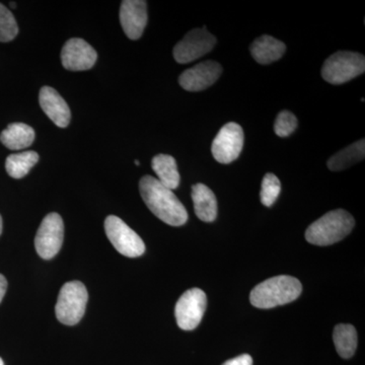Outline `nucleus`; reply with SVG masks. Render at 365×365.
I'll return each instance as SVG.
<instances>
[{
	"label": "nucleus",
	"instance_id": "1",
	"mask_svg": "<svg viewBox=\"0 0 365 365\" xmlns=\"http://www.w3.org/2000/svg\"><path fill=\"white\" fill-rule=\"evenodd\" d=\"M144 203L162 222L181 227L188 220V212L173 190L163 186L157 178L144 176L139 182Z\"/></svg>",
	"mask_w": 365,
	"mask_h": 365
},
{
	"label": "nucleus",
	"instance_id": "2",
	"mask_svg": "<svg viewBox=\"0 0 365 365\" xmlns=\"http://www.w3.org/2000/svg\"><path fill=\"white\" fill-rule=\"evenodd\" d=\"M302 283L288 275L276 276L257 285L250 294V302L258 309H272L299 299Z\"/></svg>",
	"mask_w": 365,
	"mask_h": 365
},
{
	"label": "nucleus",
	"instance_id": "3",
	"mask_svg": "<svg viewBox=\"0 0 365 365\" xmlns=\"http://www.w3.org/2000/svg\"><path fill=\"white\" fill-rule=\"evenodd\" d=\"M355 225L353 216L343 209L330 211L307 227L306 239L314 246H330L342 241Z\"/></svg>",
	"mask_w": 365,
	"mask_h": 365
},
{
	"label": "nucleus",
	"instance_id": "4",
	"mask_svg": "<svg viewBox=\"0 0 365 365\" xmlns=\"http://www.w3.org/2000/svg\"><path fill=\"white\" fill-rule=\"evenodd\" d=\"M88 290L81 281H71L62 287L57 299L56 317L60 323L74 326L85 316Z\"/></svg>",
	"mask_w": 365,
	"mask_h": 365
},
{
	"label": "nucleus",
	"instance_id": "5",
	"mask_svg": "<svg viewBox=\"0 0 365 365\" xmlns=\"http://www.w3.org/2000/svg\"><path fill=\"white\" fill-rule=\"evenodd\" d=\"M365 71L364 55L356 52L334 53L324 63L322 76L331 85H342L361 76Z\"/></svg>",
	"mask_w": 365,
	"mask_h": 365
},
{
	"label": "nucleus",
	"instance_id": "6",
	"mask_svg": "<svg viewBox=\"0 0 365 365\" xmlns=\"http://www.w3.org/2000/svg\"><path fill=\"white\" fill-rule=\"evenodd\" d=\"M105 230L114 248L123 256L137 258L145 252L143 239L121 218L115 215L108 216L105 220Z\"/></svg>",
	"mask_w": 365,
	"mask_h": 365
},
{
	"label": "nucleus",
	"instance_id": "7",
	"mask_svg": "<svg viewBox=\"0 0 365 365\" xmlns=\"http://www.w3.org/2000/svg\"><path fill=\"white\" fill-rule=\"evenodd\" d=\"M64 223L58 213H49L35 237V248L41 258L50 260L59 253L63 244Z\"/></svg>",
	"mask_w": 365,
	"mask_h": 365
},
{
	"label": "nucleus",
	"instance_id": "8",
	"mask_svg": "<svg viewBox=\"0 0 365 365\" xmlns=\"http://www.w3.org/2000/svg\"><path fill=\"white\" fill-rule=\"evenodd\" d=\"M207 307L205 292L199 288L187 290L178 300L175 307L177 324L182 330L192 331L202 321Z\"/></svg>",
	"mask_w": 365,
	"mask_h": 365
},
{
	"label": "nucleus",
	"instance_id": "9",
	"mask_svg": "<svg viewBox=\"0 0 365 365\" xmlns=\"http://www.w3.org/2000/svg\"><path fill=\"white\" fill-rule=\"evenodd\" d=\"M216 38L203 29L190 31L184 39L180 41L174 48V58L178 63L187 64L201 58L215 48Z\"/></svg>",
	"mask_w": 365,
	"mask_h": 365
},
{
	"label": "nucleus",
	"instance_id": "10",
	"mask_svg": "<svg viewBox=\"0 0 365 365\" xmlns=\"http://www.w3.org/2000/svg\"><path fill=\"white\" fill-rule=\"evenodd\" d=\"M244 130L239 124L230 122L220 129L212 143L213 158L227 165L240 157L244 146Z\"/></svg>",
	"mask_w": 365,
	"mask_h": 365
},
{
	"label": "nucleus",
	"instance_id": "11",
	"mask_svg": "<svg viewBox=\"0 0 365 365\" xmlns=\"http://www.w3.org/2000/svg\"><path fill=\"white\" fill-rule=\"evenodd\" d=\"M96 50L85 40L72 38L62 48V66L67 71H85L91 69L97 62Z\"/></svg>",
	"mask_w": 365,
	"mask_h": 365
},
{
	"label": "nucleus",
	"instance_id": "12",
	"mask_svg": "<svg viewBox=\"0 0 365 365\" xmlns=\"http://www.w3.org/2000/svg\"><path fill=\"white\" fill-rule=\"evenodd\" d=\"M222 73V67L218 62L207 60L182 72L179 78L180 86L188 91L206 90L215 83Z\"/></svg>",
	"mask_w": 365,
	"mask_h": 365
},
{
	"label": "nucleus",
	"instance_id": "13",
	"mask_svg": "<svg viewBox=\"0 0 365 365\" xmlns=\"http://www.w3.org/2000/svg\"><path fill=\"white\" fill-rule=\"evenodd\" d=\"M148 4L143 0H125L120 9V23L131 40H138L148 25Z\"/></svg>",
	"mask_w": 365,
	"mask_h": 365
},
{
	"label": "nucleus",
	"instance_id": "14",
	"mask_svg": "<svg viewBox=\"0 0 365 365\" xmlns=\"http://www.w3.org/2000/svg\"><path fill=\"white\" fill-rule=\"evenodd\" d=\"M39 102L45 114L60 128H66L71 122V113L64 98L58 91L50 86H43L40 91Z\"/></svg>",
	"mask_w": 365,
	"mask_h": 365
},
{
	"label": "nucleus",
	"instance_id": "15",
	"mask_svg": "<svg viewBox=\"0 0 365 365\" xmlns=\"http://www.w3.org/2000/svg\"><path fill=\"white\" fill-rule=\"evenodd\" d=\"M192 199L197 217L204 222H215L217 216V200L211 189L201 182L194 185Z\"/></svg>",
	"mask_w": 365,
	"mask_h": 365
},
{
	"label": "nucleus",
	"instance_id": "16",
	"mask_svg": "<svg viewBox=\"0 0 365 365\" xmlns=\"http://www.w3.org/2000/svg\"><path fill=\"white\" fill-rule=\"evenodd\" d=\"M250 50L252 56L258 63L267 66L277 61L284 55L287 46L271 36L264 35L254 41Z\"/></svg>",
	"mask_w": 365,
	"mask_h": 365
},
{
	"label": "nucleus",
	"instance_id": "17",
	"mask_svg": "<svg viewBox=\"0 0 365 365\" xmlns=\"http://www.w3.org/2000/svg\"><path fill=\"white\" fill-rule=\"evenodd\" d=\"M35 130L24 123H13L0 134V141L11 150H20L32 145L35 140Z\"/></svg>",
	"mask_w": 365,
	"mask_h": 365
},
{
	"label": "nucleus",
	"instance_id": "18",
	"mask_svg": "<svg viewBox=\"0 0 365 365\" xmlns=\"http://www.w3.org/2000/svg\"><path fill=\"white\" fill-rule=\"evenodd\" d=\"M151 167L157 174L158 180L163 186L170 190L177 189L180 185L179 170L176 160L168 155H158L153 158Z\"/></svg>",
	"mask_w": 365,
	"mask_h": 365
},
{
	"label": "nucleus",
	"instance_id": "19",
	"mask_svg": "<svg viewBox=\"0 0 365 365\" xmlns=\"http://www.w3.org/2000/svg\"><path fill=\"white\" fill-rule=\"evenodd\" d=\"M365 155V141L364 139L357 141V143L351 144L335 153L333 157L329 158L328 165L329 170L333 172H339L352 167L355 163L361 162L364 160Z\"/></svg>",
	"mask_w": 365,
	"mask_h": 365
},
{
	"label": "nucleus",
	"instance_id": "20",
	"mask_svg": "<svg viewBox=\"0 0 365 365\" xmlns=\"http://www.w3.org/2000/svg\"><path fill=\"white\" fill-rule=\"evenodd\" d=\"M334 344L338 354L342 359H351L356 351L357 332L349 324H339L335 327L333 333Z\"/></svg>",
	"mask_w": 365,
	"mask_h": 365
},
{
	"label": "nucleus",
	"instance_id": "21",
	"mask_svg": "<svg viewBox=\"0 0 365 365\" xmlns=\"http://www.w3.org/2000/svg\"><path fill=\"white\" fill-rule=\"evenodd\" d=\"M38 162H39V155L36 151L29 150L14 153L6 158L7 174L14 179H21L29 174Z\"/></svg>",
	"mask_w": 365,
	"mask_h": 365
},
{
	"label": "nucleus",
	"instance_id": "22",
	"mask_svg": "<svg viewBox=\"0 0 365 365\" xmlns=\"http://www.w3.org/2000/svg\"><path fill=\"white\" fill-rule=\"evenodd\" d=\"M281 191V182L279 179L274 174H266L262 181L261 202L266 207H271L277 200Z\"/></svg>",
	"mask_w": 365,
	"mask_h": 365
},
{
	"label": "nucleus",
	"instance_id": "23",
	"mask_svg": "<svg viewBox=\"0 0 365 365\" xmlns=\"http://www.w3.org/2000/svg\"><path fill=\"white\" fill-rule=\"evenodd\" d=\"M19 34V26L14 14L0 4V42L13 41Z\"/></svg>",
	"mask_w": 365,
	"mask_h": 365
},
{
	"label": "nucleus",
	"instance_id": "24",
	"mask_svg": "<svg viewBox=\"0 0 365 365\" xmlns=\"http://www.w3.org/2000/svg\"><path fill=\"white\" fill-rule=\"evenodd\" d=\"M297 127V117L289 111H282L278 114L274 123L276 135L287 137L294 133Z\"/></svg>",
	"mask_w": 365,
	"mask_h": 365
},
{
	"label": "nucleus",
	"instance_id": "25",
	"mask_svg": "<svg viewBox=\"0 0 365 365\" xmlns=\"http://www.w3.org/2000/svg\"><path fill=\"white\" fill-rule=\"evenodd\" d=\"M222 365H253V359L249 354H242L227 360Z\"/></svg>",
	"mask_w": 365,
	"mask_h": 365
},
{
	"label": "nucleus",
	"instance_id": "26",
	"mask_svg": "<svg viewBox=\"0 0 365 365\" xmlns=\"http://www.w3.org/2000/svg\"><path fill=\"white\" fill-rule=\"evenodd\" d=\"M7 289V281L6 278L4 275L0 274V302L4 299V295H6Z\"/></svg>",
	"mask_w": 365,
	"mask_h": 365
},
{
	"label": "nucleus",
	"instance_id": "27",
	"mask_svg": "<svg viewBox=\"0 0 365 365\" xmlns=\"http://www.w3.org/2000/svg\"><path fill=\"white\" fill-rule=\"evenodd\" d=\"M2 232V217L1 215H0V235H1Z\"/></svg>",
	"mask_w": 365,
	"mask_h": 365
},
{
	"label": "nucleus",
	"instance_id": "28",
	"mask_svg": "<svg viewBox=\"0 0 365 365\" xmlns=\"http://www.w3.org/2000/svg\"><path fill=\"white\" fill-rule=\"evenodd\" d=\"M11 6L13 7V9H16V4H14V2H11Z\"/></svg>",
	"mask_w": 365,
	"mask_h": 365
},
{
	"label": "nucleus",
	"instance_id": "29",
	"mask_svg": "<svg viewBox=\"0 0 365 365\" xmlns=\"http://www.w3.org/2000/svg\"><path fill=\"white\" fill-rule=\"evenodd\" d=\"M0 365H4V360L1 359V357H0Z\"/></svg>",
	"mask_w": 365,
	"mask_h": 365
},
{
	"label": "nucleus",
	"instance_id": "30",
	"mask_svg": "<svg viewBox=\"0 0 365 365\" xmlns=\"http://www.w3.org/2000/svg\"><path fill=\"white\" fill-rule=\"evenodd\" d=\"M135 163H136V165H139V162H138V160H135Z\"/></svg>",
	"mask_w": 365,
	"mask_h": 365
}]
</instances>
